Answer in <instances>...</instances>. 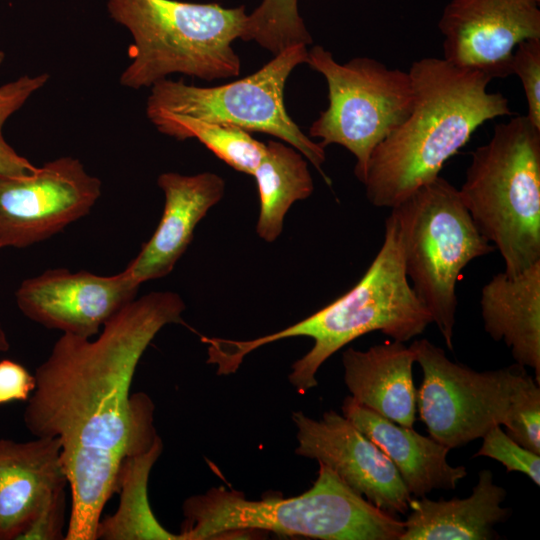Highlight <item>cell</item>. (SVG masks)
<instances>
[{"instance_id": "12", "label": "cell", "mask_w": 540, "mask_h": 540, "mask_svg": "<svg viewBox=\"0 0 540 540\" xmlns=\"http://www.w3.org/2000/svg\"><path fill=\"white\" fill-rule=\"evenodd\" d=\"M438 28L445 60L505 78L517 45L540 38V0H450Z\"/></svg>"}, {"instance_id": "7", "label": "cell", "mask_w": 540, "mask_h": 540, "mask_svg": "<svg viewBox=\"0 0 540 540\" xmlns=\"http://www.w3.org/2000/svg\"><path fill=\"white\" fill-rule=\"evenodd\" d=\"M391 209L399 225L406 275L452 350L458 279L472 260L495 248L478 230L459 190L441 176Z\"/></svg>"}, {"instance_id": "20", "label": "cell", "mask_w": 540, "mask_h": 540, "mask_svg": "<svg viewBox=\"0 0 540 540\" xmlns=\"http://www.w3.org/2000/svg\"><path fill=\"white\" fill-rule=\"evenodd\" d=\"M506 490L493 482L490 470L478 473L472 494L464 499L430 500L412 498L405 529L399 540H487L496 523L504 521L508 509L501 503Z\"/></svg>"}, {"instance_id": "11", "label": "cell", "mask_w": 540, "mask_h": 540, "mask_svg": "<svg viewBox=\"0 0 540 540\" xmlns=\"http://www.w3.org/2000/svg\"><path fill=\"white\" fill-rule=\"evenodd\" d=\"M101 181L73 157L45 163L30 175L0 177V249L25 248L89 214Z\"/></svg>"}, {"instance_id": "13", "label": "cell", "mask_w": 540, "mask_h": 540, "mask_svg": "<svg viewBox=\"0 0 540 540\" xmlns=\"http://www.w3.org/2000/svg\"><path fill=\"white\" fill-rule=\"evenodd\" d=\"M297 428L295 453L330 467L353 491L382 511H409L411 494L386 454L345 416L328 411L315 420L292 414Z\"/></svg>"}, {"instance_id": "24", "label": "cell", "mask_w": 540, "mask_h": 540, "mask_svg": "<svg viewBox=\"0 0 540 540\" xmlns=\"http://www.w3.org/2000/svg\"><path fill=\"white\" fill-rule=\"evenodd\" d=\"M241 39L253 40L274 55L288 47L312 43L298 11V0H262L247 15Z\"/></svg>"}, {"instance_id": "28", "label": "cell", "mask_w": 540, "mask_h": 540, "mask_svg": "<svg viewBox=\"0 0 540 540\" xmlns=\"http://www.w3.org/2000/svg\"><path fill=\"white\" fill-rule=\"evenodd\" d=\"M507 435L521 446L540 455V388L534 387L514 412Z\"/></svg>"}, {"instance_id": "31", "label": "cell", "mask_w": 540, "mask_h": 540, "mask_svg": "<svg viewBox=\"0 0 540 540\" xmlns=\"http://www.w3.org/2000/svg\"><path fill=\"white\" fill-rule=\"evenodd\" d=\"M10 348V343L7 338L6 332L3 326L0 323V353L8 351Z\"/></svg>"}, {"instance_id": "2", "label": "cell", "mask_w": 540, "mask_h": 540, "mask_svg": "<svg viewBox=\"0 0 540 540\" xmlns=\"http://www.w3.org/2000/svg\"><path fill=\"white\" fill-rule=\"evenodd\" d=\"M413 106L406 120L372 152L365 179L375 207L394 208L440 176L445 162L485 122L513 115L508 98L488 90L491 78L440 58L409 69Z\"/></svg>"}, {"instance_id": "14", "label": "cell", "mask_w": 540, "mask_h": 540, "mask_svg": "<svg viewBox=\"0 0 540 540\" xmlns=\"http://www.w3.org/2000/svg\"><path fill=\"white\" fill-rule=\"evenodd\" d=\"M139 286L124 270L100 276L58 268L25 279L15 295L17 306L32 321L91 338L135 299Z\"/></svg>"}, {"instance_id": "10", "label": "cell", "mask_w": 540, "mask_h": 540, "mask_svg": "<svg viewBox=\"0 0 540 540\" xmlns=\"http://www.w3.org/2000/svg\"><path fill=\"white\" fill-rule=\"evenodd\" d=\"M307 53L304 44L288 47L255 73L221 86L163 79L150 87L146 113L167 111L272 135L298 150L330 185L322 170L324 147L304 134L284 105L286 81L295 67L306 63Z\"/></svg>"}, {"instance_id": "3", "label": "cell", "mask_w": 540, "mask_h": 540, "mask_svg": "<svg viewBox=\"0 0 540 540\" xmlns=\"http://www.w3.org/2000/svg\"><path fill=\"white\" fill-rule=\"evenodd\" d=\"M430 323L428 310L408 282L399 225L391 211L381 248L359 282L344 295L272 334L246 341L201 339L208 344L207 362L217 365V374L228 375L239 368L247 354L263 345L291 337L312 338L313 347L294 362L289 374L291 384L305 393L317 385L315 376L321 365L354 339L380 331L392 340L406 342Z\"/></svg>"}, {"instance_id": "30", "label": "cell", "mask_w": 540, "mask_h": 540, "mask_svg": "<svg viewBox=\"0 0 540 540\" xmlns=\"http://www.w3.org/2000/svg\"><path fill=\"white\" fill-rule=\"evenodd\" d=\"M35 388V377L23 365L9 359L0 361V405L27 401Z\"/></svg>"}, {"instance_id": "23", "label": "cell", "mask_w": 540, "mask_h": 540, "mask_svg": "<svg viewBox=\"0 0 540 540\" xmlns=\"http://www.w3.org/2000/svg\"><path fill=\"white\" fill-rule=\"evenodd\" d=\"M146 115L159 132L179 141L195 138L227 165L242 173L253 175L266 151V144L237 126L167 111Z\"/></svg>"}, {"instance_id": "22", "label": "cell", "mask_w": 540, "mask_h": 540, "mask_svg": "<svg viewBox=\"0 0 540 540\" xmlns=\"http://www.w3.org/2000/svg\"><path fill=\"white\" fill-rule=\"evenodd\" d=\"M158 437L145 450L129 453L123 459L117 481L120 503L116 512L100 519L96 539L103 540H179L157 521L148 501L147 485L152 466L162 452Z\"/></svg>"}, {"instance_id": "18", "label": "cell", "mask_w": 540, "mask_h": 540, "mask_svg": "<svg viewBox=\"0 0 540 540\" xmlns=\"http://www.w3.org/2000/svg\"><path fill=\"white\" fill-rule=\"evenodd\" d=\"M342 363L344 381L354 401L395 423L413 427L415 354L410 346L393 340L365 351L348 348L342 354Z\"/></svg>"}, {"instance_id": "29", "label": "cell", "mask_w": 540, "mask_h": 540, "mask_svg": "<svg viewBox=\"0 0 540 540\" xmlns=\"http://www.w3.org/2000/svg\"><path fill=\"white\" fill-rule=\"evenodd\" d=\"M65 488L52 493L39 507L27 529L18 540L65 539L62 530L65 523Z\"/></svg>"}, {"instance_id": "19", "label": "cell", "mask_w": 540, "mask_h": 540, "mask_svg": "<svg viewBox=\"0 0 540 540\" xmlns=\"http://www.w3.org/2000/svg\"><path fill=\"white\" fill-rule=\"evenodd\" d=\"M480 308L485 331L540 384V261L515 276L494 275L481 290Z\"/></svg>"}, {"instance_id": "32", "label": "cell", "mask_w": 540, "mask_h": 540, "mask_svg": "<svg viewBox=\"0 0 540 540\" xmlns=\"http://www.w3.org/2000/svg\"><path fill=\"white\" fill-rule=\"evenodd\" d=\"M5 54L3 51L0 50V64L4 61Z\"/></svg>"}, {"instance_id": "5", "label": "cell", "mask_w": 540, "mask_h": 540, "mask_svg": "<svg viewBox=\"0 0 540 540\" xmlns=\"http://www.w3.org/2000/svg\"><path fill=\"white\" fill-rule=\"evenodd\" d=\"M106 5L111 19L133 39L122 86L151 87L174 73L206 81L240 74L232 43L244 31V6L178 0H107Z\"/></svg>"}, {"instance_id": "9", "label": "cell", "mask_w": 540, "mask_h": 540, "mask_svg": "<svg viewBox=\"0 0 540 540\" xmlns=\"http://www.w3.org/2000/svg\"><path fill=\"white\" fill-rule=\"evenodd\" d=\"M410 347L422 370L416 407L429 436L449 449L508 426L518 405L537 384L519 364L477 372L448 359L423 338ZM540 385V384H539Z\"/></svg>"}, {"instance_id": "26", "label": "cell", "mask_w": 540, "mask_h": 540, "mask_svg": "<svg viewBox=\"0 0 540 540\" xmlns=\"http://www.w3.org/2000/svg\"><path fill=\"white\" fill-rule=\"evenodd\" d=\"M483 443L474 455L500 462L507 472L527 475L537 486L540 484V455L521 446L510 438L500 425L492 427L483 437Z\"/></svg>"}, {"instance_id": "1", "label": "cell", "mask_w": 540, "mask_h": 540, "mask_svg": "<svg viewBox=\"0 0 540 540\" xmlns=\"http://www.w3.org/2000/svg\"><path fill=\"white\" fill-rule=\"evenodd\" d=\"M184 310L177 293L151 292L122 308L93 340L63 333L36 369L23 420L35 437L60 442L71 495L66 540L96 539L144 411L143 393H130L137 365L164 326L182 323Z\"/></svg>"}, {"instance_id": "16", "label": "cell", "mask_w": 540, "mask_h": 540, "mask_svg": "<svg viewBox=\"0 0 540 540\" xmlns=\"http://www.w3.org/2000/svg\"><path fill=\"white\" fill-rule=\"evenodd\" d=\"M67 485L57 438L0 439V540H18L41 504Z\"/></svg>"}, {"instance_id": "17", "label": "cell", "mask_w": 540, "mask_h": 540, "mask_svg": "<svg viewBox=\"0 0 540 540\" xmlns=\"http://www.w3.org/2000/svg\"><path fill=\"white\" fill-rule=\"evenodd\" d=\"M345 416L375 443L398 470L407 490L415 497L436 489L454 490L466 477L464 466L447 461L449 448L358 404L348 396L342 404Z\"/></svg>"}, {"instance_id": "15", "label": "cell", "mask_w": 540, "mask_h": 540, "mask_svg": "<svg viewBox=\"0 0 540 540\" xmlns=\"http://www.w3.org/2000/svg\"><path fill=\"white\" fill-rule=\"evenodd\" d=\"M165 197L160 222L124 271L139 285L168 275L192 241L195 227L223 197L224 180L212 172L162 173L157 179Z\"/></svg>"}, {"instance_id": "25", "label": "cell", "mask_w": 540, "mask_h": 540, "mask_svg": "<svg viewBox=\"0 0 540 540\" xmlns=\"http://www.w3.org/2000/svg\"><path fill=\"white\" fill-rule=\"evenodd\" d=\"M49 80L47 73L37 76L24 75L0 86V177H23L37 167L20 156L4 139L2 128L6 120L19 110L32 94Z\"/></svg>"}, {"instance_id": "21", "label": "cell", "mask_w": 540, "mask_h": 540, "mask_svg": "<svg viewBox=\"0 0 540 540\" xmlns=\"http://www.w3.org/2000/svg\"><path fill=\"white\" fill-rule=\"evenodd\" d=\"M253 176L260 202L256 232L264 241L273 242L280 236L292 204L314 190L307 159L294 147L270 140Z\"/></svg>"}, {"instance_id": "27", "label": "cell", "mask_w": 540, "mask_h": 540, "mask_svg": "<svg viewBox=\"0 0 540 540\" xmlns=\"http://www.w3.org/2000/svg\"><path fill=\"white\" fill-rule=\"evenodd\" d=\"M511 73L520 79L527 103L526 117L540 129V38L517 45L511 61Z\"/></svg>"}, {"instance_id": "4", "label": "cell", "mask_w": 540, "mask_h": 540, "mask_svg": "<svg viewBox=\"0 0 540 540\" xmlns=\"http://www.w3.org/2000/svg\"><path fill=\"white\" fill-rule=\"evenodd\" d=\"M182 509L179 540L216 539L243 530L322 540H399L405 529L404 521L357 494L323 463L311 488L296 497L253 501L219 487L190 496Z\"/></svg>"}, {"instance_id": "8", "label": "cell", "mask_w": 540, "mask_h": 540, "mask_svg": "<svg viewBox=\"0 0 540 540\" xmlns=\"http://www.w3.org/2000/svg\"><path fill=\"white\" fill-rule=\"evenodd\" d=\"M306 63L325 78L329 100L309 135L320 139L324 148L338 144L351 152L356 158L355 176L363 183L374 149L411 112L414 94L409 72L368 57L340 64L320 45L308 51Z\"/></svg>"}, {"instance_id": "6", "label": "cell", "mask_w": 540, "mask_h": 540, "mask_svg": "<svg viewBox=\"0 0 540 540\" xmlns=\"http://www.w3.org/2000/svg\"><path fill=\"white\" fill-rule=\"evenodd\" d=\"M461 199L515 276L540 261V129L526 115L494 126L471 155Z\"/></svg>"}]
</instances>
